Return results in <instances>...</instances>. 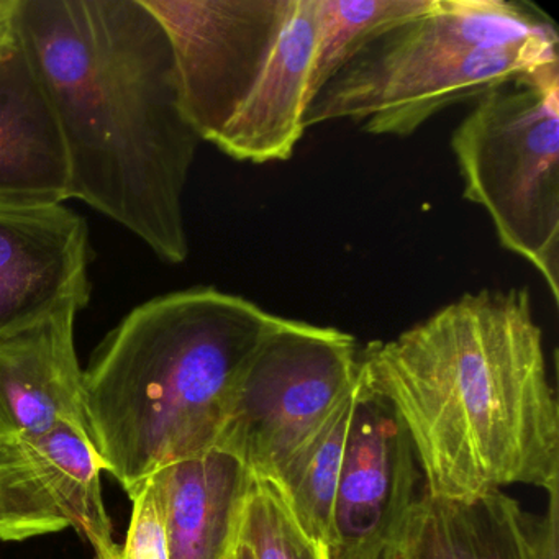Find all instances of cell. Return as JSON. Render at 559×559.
I'll return each mask as SVG.
<instances>
[{"label": "cell", "instance_id": "cell-1", "mask_svg": "<svg viewBox=\"0 0 559 559\" xmlns=\"http://www.w3.org/2000/svg\"><path fill=\"white\" fill-rule=\"evenodd\" d=\"M15 27L57 112L71 199L165 263H185V194L202 140L162 22L143 0H15Z\"/></svg>", "mask_w": 559, "mask_h": 559}, {"label": "cell", "instance_id": "cell-2", "mask_svg": "<svg viewBox=\"0 0 559 559\" xmlns=\"http://www.w3.org/2000/svg\"><path fill=\"white\" fill-rule=\"evenodd\" d=\"M361 378L407 431L424 493L559 489V404L525 287L464 294L361 349Z\"/></svg>", "mask_w": 559, "mask_h": 559}, {"label": "cell", "instance_id": "cell-3", "mask_svg": "<svg viewBox=\"0 0 559 559\" xmlns=\"http://www.w3.org/2000/svg\"><path fill=\"white\" fill-rule=\"evenodd\" d=\"M281 317L215 287L146 300L106 336L87 371L91 441L129 497L166 464L217 447L231 402Z\"/></svg>", "mask_w": 559, "mask_h": 559}, {"label": "cell", "instance_id": "cell-4", "mask_svg": "<svg viewBox=\"0 0 559 559\" xmlns=\"http://www.w3.org/2000/svg\"><path fill=\"white\" fill-rule=\"evenodd\" d=\"M162 22L182 110L241 163L287 162L306 133L316 0H143Z\"/></svg>", "mask_w": 559, "mask_h": 559}, {"label": "cell", "instance_id": "cell-5", "mask_svg": "<svg viewBox=\"0 0 559 559\" xmlns=\"http://www.w3.org/2000/svg\"><path fill=\"white\" fill-rule=\"evenodd\" d=\"M559 67L555 22L510 0H431L366 45L306 112V129L352 120L362 133L408 136L441 110Z\"/></svg>", "mask_w": 559, "mask_h": 559}, {"label": "cell", "instance_id": "cell-6", "mask_svg": "<svg viewBox=\"0 0 559 559\" xmlns=\"http://www.w3.org/2000/svg\"><path fill=\"white\" fill-rule=\"evenodd\" d=\"M463 195L559 304V67L487 91L454 129Z\"/></svg>", "mask_w": 559, "mask_h": 559}, {"label": "cell", "instance_id": "cell-7", "mask_svg": "<svg viewBox=\"0 0 559 559\" xmlns=\"http://www.w3.org/2000/svg\"><path fill=\"white\" fill-rule=\"evenodd\" d=\"M361 349L333 326L284 319L245 369L217 447L273 479L356 391Z\"/></svg>", "mask_w": 559, "mask_h": 559}, {"label": "cell", "instance_id": "cell-8", "mask_svg": "<svg viewBox=\"0 0 559 559\" xmlns=\"http://www.w3.org/2000/svg\"><path fill=\"white\" fill-rule=\"evenodd\" d=\"M103 469L90 435L70 424L0 437V542L74 528L97 559H120L104 506Z\"/></svg>", "mask_w": 559, "mask_h": 559}, {"label": "cell", "instance_id": "cell-9", "mask_svg": "<svg viewBox=\"0 0 559 559\" xmlns=\"http://www.w3.org/2000/svg\"><path fill=\"white\" fill-rule=\"evenodd\" d=\"M417 457L394 408L361 378L333 503L329 559H389L417 492Z\"/></svg>", "mask_w": 559, "mask_h": 559}, {"label": "cell", "instance_id": "cell-10", "mask_svg": "<svg viewBox=\"0 0 559 559\" xmlns=\"http://www.w3.org/2000/svg\"><path fill=\"white\" fill-rule=\"evenodd\" d=\"M90 228L63 204L0 205V340L91 300Z\"/></svg>", "mask_w": 559, "mask_h": 559}, {"label": "cell", "instance_id": "cell-11", "mask_svg": "<svg viewBox=\"0 0 559 559\" xmlns=\"http://www.w3.org/2000/svg\"><path fill=\"white\" fill-rule=\"evenodd\" d=\"M70 163L47 87L15 27L0 50V205L63 204Z\"/></svg>", "mask_w": 559, "mask_h": 559}, {"label": "cell", "instance_id": "cell-12", "mask_svg": "<svg viewBox=\"0 0 559 559\" xmlns=\"http://www.w3.org/2000/svg\"><path fill=\"white\" fill-rule=\"evenodd\" d=\"M74 320L64 313L0 340V437L44 433L60 424L90 435Z\"/></svg>", "mask_w": 559, "mask_h": 559}, {"label": "cell", "instance_id": "cell-13", "mask_svg": "<svg viewBox=\"0 0 559 559\" xmlns=\"http://www.w3.org/2000/svg\"><path fill=\"white\" fill-rule=\"evenodd\" d=\"M168 535L169 559H228L253 487L251 471L212 448L166 464L152 476Z\"/></svg>", "mask_w": 559, "mask_h": 559}, {"label": "cell", "instance_id": "cell-14", "mask_svg": "<svg viewBox=\"0 0 559 559\" xmlns=\"http://www.w3.org/2000/svg\"><path fill=\"white\" fill-rule=\"evenodd\" d=\"M536 519L512 497L421 493L389 559H536Z\"/></svg>", "mask_w": 559, "mask_h": 559}, {"label": "cell", "instance_id": "cell-15", "mask_svg": "<svg viewBox=\"0 0 559 559\" xmlns=\"http://www.w3.org/2000/svg\"><path fill=\"white\" fill-rule=\"evenodd\" d=\"M358 391L359 385L333 412L322 430L270 479L286 500L300 528L325 551L332 536L333 503Z\"/></svg>", "mask_w": 559, "mask_h": 559}, {"label": "cell", "instance_id": "cell-16", "mask_svg": "<svg viewBox=\"0 0 559 559\" xmlns=\"http://www.w3.org/2000/svg\"><path fill=\"white\" fill-rule=\"evenodd\" d=\"M430 4L431 0H316L310 103L366 45L424 14Z\"/></svg>", "mask_w": 559, "mask_h": 559}, {"label": "cell", "instance_id": "cell-17", "mask_svg": "<svg viewBox=\"0 0 559 559\" xmlns=\"http://www.w3.org/2000/svg\"><path fill=\"white\" fill-rule=\"evenodd\" d=\"M238 543L254 559H329L300 528L273 480L257 479L241 516Z\"/></svg>", "mask_w": 559, "mask_h": 559}, {"label": "cell", "instance_id": "cell-18", "mask_svg": "<svg viewBox=\"0 0 559 559\" xmlns=\"http://www.w3.org/2000/svg\"><path fill=\"white\" fill-rule=\"evenodd\" d=\"M132 520L120 559H169L165 519L152 477L130 496Z\"/></svg>", "mask_w": 559, "mask_h": 559}, {"label": "cell", "instance_id": "cell-19", "mask_svg": "<svg viewBox=\"0 0 559 559\" xmlns=\"http://www.w3.org/2000/svg\"><path fill=\"white\" fill-rule=\"evenodd\" d=\"M548 493V512L536 519V559H559V489Z\"/></svg>", "mask_w": 559, "mask_h": 559}, {"label": "cell", "instance_id": "cell-20", "mask_svg": "<svg viewBox=\"0 0 559 559\" xmlns=\"http://www.w3.org/2000/svg\"><path fill=\"white\" fill-rule=\"evenodd\" d=\"M15 0H0V50L14 32Z\"/></svg>", "mask_w": 559, "mask_h": 559}, {"label": "cell", "instance_id": "cell-21", "mask_svg": "<svg viewBox=\"0 0 559 559\" xmlns=\"http://www.w3.org/2000/svg\"><path fill=\"white\" fill-rule=\"evenodd\" d=\"M228 559H254L253 555H251L250 549L247 548V546L241 545V543H238L237 548L234 549V552H231L230 558Z\"/></svg>", "mask_w": 559, "mask_h": 559}]
</instances>
